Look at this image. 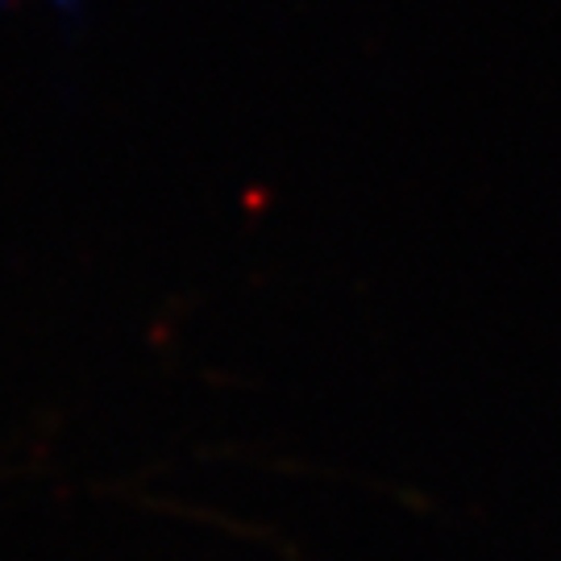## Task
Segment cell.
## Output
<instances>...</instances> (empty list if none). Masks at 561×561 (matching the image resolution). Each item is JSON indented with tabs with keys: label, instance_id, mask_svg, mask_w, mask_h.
Wrapping results in <instances>:
<instances>
[{
	"label": "cell",
	"instance_id": "6da1fadb",
	"mask_svg": "<svg viewBox=\"0 0 561 561\" xmlns=\"http://www.w3.org/2000/svg\"><path fill=\"white\" fill-rule=\"evenodd\" d=\"M50 4H59V9H67V4H71V0H50Z\"/></svg>",
	"mask_w": 561,
	"mask_h": 561
}]
</instances>
